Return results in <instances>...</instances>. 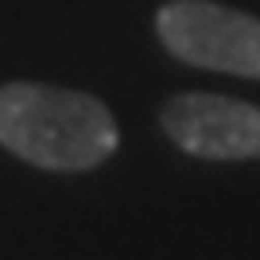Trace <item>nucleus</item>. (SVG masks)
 <instances>
[{
  "instance_id": "nucleus-1",
  "label": "nucleus",
  "mask_w": 260,
  "mask_h": 260,
  "mask_svg": "<svg viewBox=\"0 0 260 260\" xmlns=\"http://www.w3.org/2000/svg\"><path fill=\"white\" fill-rule=\"evenodd\" d=\"M120 132L105 101L47 82L0 86V148L54 175L93 171L117 152Z\"/></svg>"
},
{
  "instance_id": "nucleus-2",
  "label": "nucleus",
  "mask_w": 260,
  "mask_h": 260,
  "mask_svg": "<svg viewBox=\"0 0 260 260\" xmlns=\"http://www.w3.org/2000/svg\"><path fill=\"white\" fill-rule=\"evenodd\" d=\"M155 35L179 62L260 82V20L217 0H167Z\"/></svg>"
},
{
  "instance_id": "nucleus-3",
  "label": "nucleus",
  "mask_w": 260,
  "mask_h": 260,
  "mask_svg": "<svg viewBox=\"0 0 260 260\" xmlns=\"http://www.w3.org/2000/svg\"><path fill=\"white\" fill-rule=\"evenodd\" d=\"M163 136L198 159H260V105L225 93H175L159 109Z\"/></svg>"
}]
</instances>
